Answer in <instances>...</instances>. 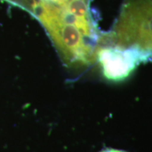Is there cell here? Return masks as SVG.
Instances as JSON below:
<instances>
[{"instance_id":"3957f363","label":"cell","mask_w":152,"mask_h":152,"mask_svg":"<svg viewBox=\"0 0 152 152\" xmlns=\"http://www.w3.org/2000/svg\"><path fill=\"white\" fill-rule=\"evenodd\" d=\"M101 152H126L125 151H123V150H118V149H111V148H108V149H106L102 151Z\"/></svg>"},{"instance_id":"7a4b0ae2","label":"cell","mask_w":152,"mask_h":152,"mask_svg":"<svg viewBox=\"0 0 152 152\" xmlns=\"http://www.w3.org/2000/svg\"><path fill=\"white\" fill-rule=\"evenodd\" d=\"M96 61L99 64L105 78L121 81L127 78L143 61L132 51L98 42Z\"/></svg>"},{"instance_id":"6da1fadb","label":"cell","mask_w":152,"mask_h":152,"mask_svg":"<svg viewBox=\"0 0 152 152\" xmlns=\"http://www.w3.org/2000/svg\"><path fill=\"white\" fill-rule=\"evenodd\" d=\"M99 42L128 49L143 61L152 57V0H125L112 29Z\"/></svg>"}]
</instances>
